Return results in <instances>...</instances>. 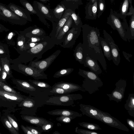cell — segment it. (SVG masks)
Returning a JSON list of instances; mask_svg holds the SVG:
<instances>
[{
  "mask_svg": "<svg viewBox=\"0 0 134 134\" xmlns=\"http://www.w3.org/2000/svg\"><path fill=\"white\" fill-rule=\"evenodd\" d=\"M83 43L82 46L84 57L88 55L96 61H98L104 70L107 66L101 46L99 30L87 24L82 25Z\"/></svg>",
  "mask_w": 134,
  "mask_h": 134,
  "instance_id": "cell-1",
  "label": "cell"
},
{
  "mask_svg": "<svg viewBox=\"0 0 134 134\" xmlns=\"http://www.w3.org/2000/svg\"><path fill=\"white\" fill-rule=\"evenodd\" d=\"M79 106L82 115L98 120L111 127L127 132L130 131L125 125L109 113L89 105L80 104Z\"/></svg>",
  "mask_w": 134,
  "mask_h": 134,
  "instance_id": "cell-2",
  "label": "cell"
},
{
  "mask_svg": "<svg viewBox=\"0 0 134 134\" xmlns=\"http://www.w3.org/2000/svg\"><path fill=\"white\" fill-rule=\"evenodd\" d=\"M107 23L114 30H116L124 41L130 42L132 40L129 26L126 19L121 20L117 12L111 8L109 15L107 18Z\"/></svg>",
  "mask_w": 134,
  "mask_h": 134,
  "instance_id": "cell-3",
  "label": "cell"
},
{
  "mask_svg": "<svg viewBox=\"0 0 134 134\" xmlns=\"http://www.w3.org/2000/svg\"><path fill=\"white\" fill-rule=\"evenodd\" d=\"M78 74L84 78L82 87L85 91H87L90 94L98 91L103 85V82L98 75L91 71L80 69Z\"/></svg>",
  "mask_w": 134,
  "mask_h": 134,
  "instance_id": "cell-4",
  "label": "cell"
},
{
  "mask_svg": "<svg viewBox=\"0 0 134 134\" xmlns=\"http://www.w3.org/2000/svg\"><path fill=\"white\" fill-rule=\"evenodd\" d=\"M51 37L46 35L45 37L34 47L30 48L26 51L27 62L32 61L35 58L37 60L42 58V55L52 48L55 45Z\"/></svg>",
  "mask_w": 134,
  "mask_h": 134,
  "instance_id": "cell-5",
  "label": "cell"
},
{
  "mask_svg": "<svg viewBox=\"0 0 134 134\" xmlns=\"http://www.w3.org/2000/svg\"><path fill=\"white\" fill-rule=\"evenodd\" d=\"M80 94L70 93L59 95L48 96L44 104L57 106H69L74 104V101L82 99Z\"/></svg>",
  "mask_w": 134,
  "mask_h": 134,
  "instance_id": "cell-6",
  "label": "cell"
},
{
  "mask_svg": "<svg viewBox=\"0 0 134 134\" xmlns=\"http://www.w3.org/2000/svg\"><path fill=\"white\" fill-rule=\"evenodd\" d=\"M28 97L18 93L4 91L0 87V106L3 107H15Z\"/></svg>",
  "mask_w": 134,
  "mask_h": 134,
  "instance_id": "cell-7",
  "label": "cell"
},
{
  "mask_svg": "<svg viewBox=\"0 0 134 134\" xmlns=\"http://www.w3.org/2000/svg\"><path fill=\"white\" fill-rule=\"evenodd\" d=\"M61 52L60 50H57L45 59L41 60L36 59L30 62L29 66L36 68L41 71L44 72L51 64Z\"/></svg>",
  "mask_w": 134,
  "mask_h": 134,
  "instance_id": "cell-8",
  "label": "cell"
},
{
  "mask_svg": "<svg viewBox=\"0 0 134 134\" xmlns=\"http://www.w3.org/2000/svg\"><path fill=\"white\" fill-rule=\"evenodd\" d=\"M0 14L4 20L16 24L23 25L26 23L27 21L20 17L8 9L4 4L0 3Z\"/></svg>",
  "mask_w": 134,
  "mask_h": 134,
  "instance_id": "cell-9",
  "label": "cell"
},
{
  "mask_svg": "<svg viewBox=\"0 0 134 134\" xmlns=\"http://www.w3.org/2000/svg\"><path fill=\"white\" fill-rule=\"evenodd\" d=\"M32 5L42 14L46 19L52 22V26L57 23L59 20L55 18L52 9L50 8L49 5L36 1H34Z\"/></svg>",
  "mask_w": 134,
  "mask_h": 134,
  "instance_id": "cell-10",
  "label": "cell"
},
{
  "mask_svg": "<svg viewBox=\"0 0 134 134\" xmlns=\"http://www.w3.org/2000/svg\"><path fill=\"white\" fill-rule=\"evenodd\" d=\"M103 33L104 39L110 49L112 57V60L115 65L118 66L120 61V50L112 37L105 30H103Z\"/></svg>",
  "mask_w": 134,
  "mask_h": 134,
  "instance_id": "cell-11",
  "label": "cell"
},
{
  "mask_svg": "<svg viewBox=\"0 0 134 134\" xmlns=\"http://www.w3.org/2000/svg\"><path fill=\"white\" fill-rule=\"evenodd\" d=\"M116 87L111 94H106L110 100L117 103L121 102L124 98L126 86V81L124 79L119 80L115 84Z\"/></svg>",
  "mask_w": 134,
  "mask_h": 134,
  "instance_id": "cell-12",
  "label": "cell"
},
{
  "mask_svg": "<svg viewBox=\"0 0 134 134\" xmlns=\"http://www.w3.org/2000/svg\"><path fill=\"white\" fill-rule=\"evenodd\" d=\"M81 30V28H76L74 24L72 27L67 32L63 42L60 45V46L64 48H70L73 46Z\"/></svg>",
  "mask_w": 134,
  "mask_h": 134,
  "instance_id": "cell-13",
  "label": "cell"
},
{
  "mask_svg": "<svg viewBox=\"0 0 134 134\" xmlns=\"http://www.w3.org/2000/svg\"><path fill=\"white\" fill-rule=\"evenodd\" d=\"M71 10L70 9H68L65 10L62 16L59 20L55 26H53L52 30L49 36L54 43L55 38L60 30L70 16V14Z\"/></svg>",
  "mask_w": 134,
  "mask_h": 134,
  "instance_id": "cell-14",
  "label": "cell"
},
{
  "mask_svg": "<svg viewBox=\"0 0 134 134\" xmlns=\"http://www.w3.org/2000/svg\"><path fill=\"white\" fill-rule=\"evenodd\" d=\"M21 70L25 75L30 76L35 80L48 79L47 75L36 68L30 66L21 65Z\"/></svg>",
  "mask_w": 134,
  "mask_h": 134,
  "instance_id": "cell-15",
  "label": "cell"
},
{
  "mask_svg": "<svg viewBox=\"0 0 134 134\" xmlns=\"http://www.w3.org/2000/svg\"><path fill=\"white\" fill-rule=\"evenodd\" d=\"M74 23L73 19L70 15L59 32L55 40V44L60 45L62 43L66 35L67 32L72 27Z\"/></svg>",
  "mask_w": 134,
  "mask_h": 134,
  "instance_id": "cell-16",
  "label": "cell"
},
{
  "mask_svg": "<svg viewBox=\"0 0 134 134\" xmlns=\"http://www.w3.org/2000/svg\"><path fill=\"white\" fill-rule=\"evenodd\" d=\"M6 6L8 9L20 17L27 21H32L30 14L26 9L12 3H10Z\"/></svg>",
  "mask_w": 134,
  "mask_h": 134,
  "instance_id": "cell-17",
  "label": "cell"
},
{
  "mask_svg": "<svg viewBox=\"0 0 134 134\" xmlns=\"http://www.w3.org/2000/svg\"><path fill=\"white\" fill-rule=\"evenodd\" d=\"M52 88L58 87L61 88L70 93L78 91L85 92L82 86L75 83L65 81H61L55 83Z\"/></svg>",
  "mask_w": 134,
  "mask_h": 134,
  "instance_id": "cell-18",
  "label": "cell"
},
{
  "mask_svg": "<svg viewBox=\"0 0 134 134\" xmlns=\"http://www.w3.org/2000/svg\"><path fill=\"white\" fill-rule=\"evenodd\" d=\"M85 18L87 19L96 20L97 16V1L94 3L89 2L85 7Z\"/></svg>",
  "mask_w": 134,
  "mask_h": 134,
  "instance_id": "cell-19",
  "label": "cell"
},
{
  "mask_svg": "<svg viewBox=\"0 0 134 134\" xmlns=\"http://www.w3.org/2000/svg\"><path fill=\"white\" fill-rule=\"evenodd\" d=\"M85 63L84 66L88 68L91 71L98 75L102 73V70L98 65L97 61L93 59L88 55L84 57Z\"/></svg>",
  "mask_w": 134,
  "mask_h": 134,
  "instance_id": "cell-20",
  "label": "cell"
},
{
  "mask_svg": "<svg viewBox=\"0 0 134 134\" xmlns=\"http://www.w3.org/2000/svg\"><path fill=\"white\" fill-rule=\"evenodd\" d=\"M47 113L52 115L66 116L74 117H81L82 114L78 112L66 109H57L48 111Z\"/></svg>",
  "mask_w": 134,
  "mask_h": 134,
  "instance_id": "cell-21",
  "label": "cell"
},
{
  "mask_svg": "<svg viewBox=\"0 0 134 134\" xmlns=\"http://www.w3.org/2000/svg\"><path fill=\"white\" fill-rule=\"evenodd\" d=\"M21 117L24 120L38 127H41L43 124L49 121L43 118L31 115H23Z\"/></svg>",
  "mask_w": 134,
  "mask_h": 134,
  "instance_id": "cell-22",
  "label": "cell"
},
{
  "mask_svg": "<svg viewBox=\"0 0 134 134\" xmlns=\"http://www.w3.org/2000/svg\"><path fill=\"white\" fill-rule=\"evenodd\" d=\"M132 0H123L120 6L119 12H117L119 17L122 20L126 19L127 16H128L130 3Z\"/></svg>",
  "mask_w": 134,
  "mask_h": 134,
  "instance_id": "cell-23",
  "label": "cell"
},
{
  "mask_svg": "<svg viewBox=\"0 0 134 134\" xmlns=\"http://www.w3.org/2000/svg\"><path fill=\"white\" fill-rule=\"evenodd\" d=\"M125 109L129 114L134 118V94H129L124 105Z\"/></svg>",
  "mask_w": 134,
  "mask_h": 134,
  "instance_id": "cell-24",
  "label": "cell"
},
{
  "mask_svg": "<svg viewBox=\"0 0 134 134\" xmlns=\"http://www.w3.org/2000/svg\"><path fill=\"white\" fill-rule=\"evenodd\" d=\"M73 55L76 61L80 64H84L85 58L81 43H79L76 46L74 50Z\"/></svg>",
  "mask_w": 134,
  "mask_h": 134,
  "instance_id": "cell-25",
  "label": "cell"
},
{
  "mask_svg": "<svg viewBox=\"0 0 134 134\" xmlns=\"http://www.w3.org/2000/svg\"><path fill=\"white\" fill-rule=\"evenodd\" d=\"M46 36L45 31L36 25L32 26L31 29L26 34L27 37L29 38L33 36L44 37Z\"/></svg>",
  "mask_w": 134,
  "mask_h": 134,
  "instance_id": "cell-26",
  "label": "cell"
},
{
  "mask_svg": "<svg viewBox=\"0 0 134 134\" xmlns=\"http://www.w3.org/2000/svg\"><path fill=\"white\" fill-rule=\"evenodd\" d=\"M66 9H70L75 11L79 6L83 4L82 0H63L61 1Z\"/></svg>",
  "mask_w": 134,
  "mask_h": 134,
  "instance_id": "cell-27",
  "label": "cell"
},
{
  "mask_svg": "<svg viewBox=\"0 0 134 134\" xmlns=\"http://www.w3.org/2000/svg\"><path fill=\"white\" fill-rule=\"evenodd\" d=\"M100 41L102 48L103 52V54L107 59L111 61L112 59L110 47L104 38L100 36Z\"/></svg>",
  "mask_w": 134,
  "mask_h": 134,
  "instance_id": "cell-28",
  "label": "cell"
},
{
  "mask_svg": "<svg viewBox=\"0 0 134 134\" xmlns=\"http://www.w3.org/2000/svg\"><path fill=\"white\" fill-rule=\"evenodd\" d=\"M52 9L55 17L59 20L66 9L63 3L61 2L54 8Z\"/></svg>",
  "mask_w": 134,
  "mask_h": 134,
  "instance_id": "cell-29",
  "label": "cell"
},
{
  "mask_svg": "<svg viewBox=\"0 0 134 134\" xmlns=\"http://www.w3.org/2000/svg\"><path fill=\"white\" fill-rule=\"evenodd\" d=\"M20 2L21 4L31 15H36L37 16L38 14L34 9L33 6L26 0H20Z\"/></svg>",
  "mask_w": 134,
  "mask_h": 134,
  "instance_id": "cell-30",
  "label": "cell"
},
{
  "mask_svg": "<svg viewBox=\"0 0 134 134\" xmlns=\"http://www.w3.org/2000/svg\"><path fill=\"white\" fill-rule=\"evenodd\" d=\"M74 22V26L77 28H81L83 25L81 19L78 14H77L75 11L71 10L70 14Z\"/></svg>",
  "mask_w": 134,
  "mask_h": 134,
  "instance_id": "cell-31",
  "label": "cell"
},
{
  "mask_svg": "<svg viewBox=\"0 0 134 134\" xmlns=\"http://www.w3.org/2000/svg\"><path fill=\"white\" fill-rule=\"evenodd\" d=\"M73 68H68L62 69L56 72L53 76L55 78H58L69 75L74 70Z\"/></svg>",
  "mask_w": 134,
  "mask_h": 134,
  "instance_id": "cell-32",
  "label": "cell"
},
{
  "mask_svg": "<svg viewBox=\"0 0 134 134\" xmlns=\"http://www.w3.org/2000/svg\"><path fill=\"white\" fill-rule=\"evenodd\" d=\"M81 126L90 130H101L102 129L99 125L94 123L83 122L79 123Z\"/></svg>",
  "mask_w": 134,
  "mask_h": 134,
  "instance_id": "cell-33",
  "label": "cell"
},
{
  "mask_svg": "<svg viewBox=\"0 0 134 134\" xmlns=\"http://www.w3.org/2000/svg\"><path fill=\"white\" fill-rule=\"evenodd\" d=\"M29 82L32 84L40 88L49 90L52 87L48 83L37 80H29Z\"/></svg>",
  "mask_w": 134,
  "mask_h": 134,
  "instance_id": "cell-34",
  "label": "cell"
},
{
  "mask_svg": "<svg viewBox=\"0 0 134 134\" xmlns=\"http://www.w3.org/2000/svg\"><path fill=\"white\" fill-rule=\"evenodd\" d=\"M70 93L68 91L60 87H54L50 89L48 96L59 95Z\"/></svg>",
  "mask_w": 134,
  "mask_h": 134,
  "instance_id": "cell-35",
  "label": "cell"
},
{
  "mask_svg": "<svg viewBox=\"0 0 134 134\" xmlns=\"http://www.w3.org/2000/svg\"><path fill=\"white\" fill-rule=\"evenodd\" d=\"M97 16L99 18L105 11L106 8L105 0H97Z\"/></svg>",
  "mask_w": 134,
  "mask_h": 134,
  "instance_id": "cell-36",
  "label": "cell"
},
{
  "mask_svg": "<svg viewBox=\"0 0 134 134\" xmlns=\"http://www.w3.org/2000/svg\"><path fill=\"white\" fill-rule=\"evenodd\" d=\"M4 126L12 134H19V133L15 130L10 124L8 119L5 117H3L2 120Z\"/></svg>",
  "mask_w": 134,
  "mask_h": 134,
  "instance_id": "cell-37",
  "label": "cell"
},
{
  "mask_svg": "<svg viewBox=\"0 0 134 134\" xmlns=\"http://www.w3.org/2000/svg\"><path fill=\"white\" fill-rule=\"evenodd\" d=\"M76 118L70 116L61 115L56 118V120L59 122L65 124L70 123L71 120Z\"/></svg>",
  "mask_w": 134,
  "mask_h": 134,
  "instance_id": "cell-38",
  "label": "cell"
},
{
  "mask_svg": "<svg viewBox=\"0 0 134 134\" xmlns=\"http://www.w3.org/2000/svg\"><path fill=\"white\" fill-rule=\"evenodd\" d=\"M129 21V26L132 40L134 39V14L131 15Z\"/></svg>",
  "mask_w": 134,
  "mask_h": 134,
  "instance_id": "cell-39",
  "label": "cell"
},
{
  "mask_svg": "<svg viewBox=\"0 0 134 134\" xmlns=\"http://www.w3.org/2000/svg\"><path fill=\"white\" fill-rule=\"evenodd\" d=\"M75 131L79 134H100L98 132L92 130L79 129L77 127L75 128Z\"/></svg>",
  "mask_w": 134,
  "mask_h": 134,
  "instance_id": "cell-40",
  "label": "cell"
},
{
  "mask_svg": "<svg viewBox=\"0 0 134 134\" xmlns=\"http://www.w3.org/2000/svg\"><path fill=\"white\" fill-rule=\"evenodd\" d=\"M25 127L30 130L33 134H41L43 132L41 127H34L27 126Z\"/></svg>",
  "mask_w": 134,
  "mask_h": 134,
  "instance_id": "cell-41",
  "label": "cell"
},
{
  "mask_svg": "<svg viewBox=\"0 0 134 134\" xmlns=\"http://www.w3.org/2000/svg\"><path fill=\"white\" fill-rule=\"evenodd\" d=\"M54 126V123L49 121L43 124L41 126L43 132H48L51 130Z\"/></svg>",
  "mask_w": 134,
  "mask_h": 134,
  "instance_id": "cell-42",
  "label": "cell"
},
{
  "mask_svg": "<svg viewBox=\"0 0 134 134\" xmlns=\"http://www.w3.org/2000/svg\"><path fill=\"white\" fill-rule=\"evenodd\" d=\"M0 87L4 91L7 92L14 93H18L13 88L2 82L0 84Z\"/></svg>",
  "mask_w": 134,
  "mask_h": 134,
  "instance_id": "cell-43",
  "label": "cell"
},
{
  "mask_svg": "<svg viewBox=\"0 0 134 134\" xmlns=\"http://www.w3.org/2000/svg\"><path fill=\"white\" fill-rule=\"evenodd\" d=\"M7 117L12 125L17 132H18L19 128V126L17 122L10 115H8L7 116Z\"/></svg>",
  "mask_w": 134,
  "mask_h": 134,
  "instance_id": "cell-44",
  "label": "cell"
},
{
  "mask_svg": "<svg viewBox=\"0 0 134 134\" xmlns=\"http://www.w3.org/2000/svg\"><path fill=\"white\" fill-rule=\"evenodd\" d=\"M45 37H43L36 36H32L29 38V39L28 40V42H39L41 41Z\"/></svg>",
  "mask_w": 134,
  "mask_h": 134,
  "instance_id": "cell-45",
  "label": "cell"
},
{
  "mask_svg": "<svg viewBox=\"0 0 134 134\" xmlns=\"http://www.w3.org/2000/svg\"><path fill=\"white\" fill-rule=\"evenodd\" d=\"M127 124L130 127L133 131H134V121L131 119L127 118L126 120Z\"/></svg>",
  "mask_w": 134,
  "mask_h": 134,
  "instance_id": "cell-46",
  "label": "cell"
},
{
  "mask_svg": "<svg viewBox=\"0 0 134 134\" xmlns=\"http://www.w3.org/2000/svg\"><path fill=\"white\" fill-rule=\"evenodd\" d=\"M122 53L124 57L126 60L129 62H130V58L132 57V55L130 54L127 53L124 51H123Z\"/></svg>",
  "mask_w": 134,
  "mask_h": 134,
  "instance_id": "cell-47",
  "label": "cell"
},
{
  "mask_svg": "<svg viewBox=\"0 0 134 134\" xmlns=\"http://www.w3.org/2000/svg\"><path fill=\"white\" fill-rule=\"evenodd\" d=\"M21 127L25 133L26 134H33L30 130L23 125H21Z\"/></svg>",
  "mask_w": 134,
  "mask_h": 134,
  "instance_id": "cell-48",
  "label": "cell"
},
{
  "mask_svg": "<svg viewBox=\"0 0 134 134\" xmlns=\"http://www.w3.org/2000/svg\"><path fill=\"white\" fill-rule=\"evenodd\" d=\"M2 74L1 80L4 81L7 77V73L5 71H3Z\"/></svg>",
  "mask_w": 134,
  "mask_h": 134,
  "instance_id": "cell-49",
  "label": "cell"
},
{
  "mask_svg": "<svg viewBox=\"0 0 134 134\" xmlns=\"http://www.w3.org/2000/svg\"><path fill=\"white\" fill-rule=\"evenodd\" d=\"M39 42H28V45L29 48L33 47L39 43Z\"/></svg>",
  "mask_w": 134,
  "mask_h": 134,
  "instance_id": "cell-50",
  "label": "cell"
},
{
  "mask_svg": "<svg viewBox=\"0 0 134 134\" xmlns=\"http://www.w3.org/2000/svg\"><path fill=\"white\" fill-rule=\"evenodd\" d=\"M3 67L5 71L8 74L10 71V69L8 65L7 64H5L4 65Z\"/></svg>",
  "mask_w": 134,
  "mask_h": 134,
  "instance_id": "cell-51",
  "label": "cell"
},
{
  "mask_svg": "<svg viewBox=\"0 0 134 134\" xmlns=\"http://www.w3.org/2000/svg\"><path fill=\"white\" fill-rule=\"evenodd\" d=\"M25 41V40H21L19 41L18 42V45L20 46H23L24 48V44L25 42L24 41Z\"/></svg>",
  "mask_w": 134,
  "mask_h": 134,
  "instance_id": "cell-52",
  "label": "cell"
},
{
  "mask_svg": "<svg viewBox=\"0 0 134 134\" xmlns=\"http://www.w3.org/2000/svg\"><path fill=\"white\" fill-rule=\"evenodd\" d=\"M42 3H43L46 4L48 2H50V0H39Z\"/></svg>",
  "mask_w": 134,
  "mask_h": 134,
  "instance_id": "cell-53",
  "label": "cell"
},
{
  "mask_svg": "<svg viewBox=\"0 0 134 134\" xmlns=\"http://www.w3.org/2000/svg\"><path fill=\"white\" fill-rule=\"evenodd\" d=\"M13 35V33L12 32L10 33L8 36V39L9 40H10Z\"/></svg>",
  "mask_w": 134,
  "mask_h": 134,
  "instance_id": "cell-54",
  "label": "cell"
},
{
  "mask_svg": "<svg viewBox=\"0 0 134 134\" xmlns=\"http://www.w3.org/2000/svg\"><path fill=\"white\" fill-rule=\"evenodd\" d=\"M4 29V27L0 24V31Z\"/></svg>",
  "mask_w": 134,
  "mask_h": 134,
  "instance_id": "cell-55",
  "label": "cell"
},
{
  "mask_svg": "<svg viewBox=\"0 0 134 134\" xmlns=\"http://www.w3.org/2000/svg\"><path fill=\"white\" fill-rule=\"evenodd\" d=\"M87 1L90 2L92 3H94L95 2L97 1V0H86Z\"/></svg>",
  "mask_w": 134,
  "mask_h": 134,
  "instance_id": "cell-56",
  "label": "cell"
},
{
  "mask_svg": "<svg viewBox=\"0 0 134 134\" xmlns=\"http://www.w3.org/2000/svg\"><path fill=\"white\" fill-rule=\"evenodd\" d=\"M4 53V51L2 49H0V54H2Z\"/></svg>",
  "mask_w": 134,
  "mask_h": 134,
  "instance_id": "cell-57",
  "label": "cell"
},
{
  "mask_svg": "<svg viewBox=\"0 0 134 134\" xmlns=\"http://www.w3.org/2000/svg\"><path fill=\"white\" fill-rule=\"evenodd\" d=\"M53 134H60V133L57 131H54L53 133Z\"/></svg>",
  "mask_w": 134,
  "mask_h": 134,
  "instance_id": "cell-58",
  "label": "cell"
},
{
  "mask_svg": "<svg viewBox=\"0 0 134 134\" xmlns=\"http://www.w3.org/2000/svg\"><path fill=\"white\" fill-rule=\"evenodd\" d=\"M0 19H2L4 20L3 18V16L0 14Z\"/></svg>",
  "mask_w": 134,
  "mask_h": 134,
  "instance_id": "cell-59",
  "label": "cell"
},
{
  "mask_svg": "<svg viewBox=\"0 0 134 134\" xmlns=\"http://www.w3.org/2000/svg\"><path fill=\"white\" fill-rule=\"evenodd\" d=\"M114 0H110V1L111 3H113Z\"/></svg>",
  "mask_w": 134,
  "mask_h": 134,
  "instance_id": "cell-60",
  "label": "cell"
},
{
  "mask_svg": "<svg viewBox=\"0 0 134 134\" xmlns=\"http://www.w3.org/2000/svg\"><path fill=\"white\" fill-rule=\"evenodd\" d=\"M2 80H1V79H0V84L2 82Z\"/></svg>",
  "mask_w": 134,
  "mask_h": 134,
  "instance_id": "cell-61",
  "label": "cell"
},
{
  "mask_svg": "<svg viewBox=\"0 0 134 134\" xmlns=\"http://www.w3.org/2000/svg\"><path fill=\"white\" fill-rule=\"evenodd\" d=\"M1 68H0V71H1Z\"/></svg>",
  "mask_w": 134,
  "mask_h": 134,
  "instance_id": "cell-62",
  "label": "cell"
},
{
  "mask_svg": "<svg viewBox=\"0 0 134 134\" xmlns=\"http://www.w3.org/2000/svg\"><path fill=\"white\" fill-rule=\"evenodd\" d=\"M0 116H1V115H0Z\"/></svg>",
  "mask_w": 134,
  "mask_h": 134,
  "instance_id": "cell-63",
  "label": "cell"
}]
</instances>
